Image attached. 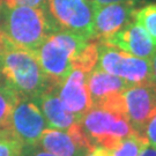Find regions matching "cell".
I'll list each match as a JSON object with an SVG mask.
<instances>
[{"label": "cell", "instance_id": "9a60e30c", "mask_svg": "<svg viewBox=\"0 0 156 156\" xmlns=\"http://www.w3.org/2000/svg\"><path fill=\"white\" fill-rule=\"evenodd\" d=\"M20 96L6 81L0 83V129L7 128L11 112Z\"/></svg>", "mask_w": 156, "mask_h": 156}, {"label": "cell", "instance_id": "484cf974", "mask_svg": "<svg viewBox=\"0 0 156 156\" xmlns=\"http://www.w3.org/2000/svg\"><path fill=\"white\" fill-rule=\"evenodd\" d=\"M5 80H4V76H2V73H1V69H0V83L1 82H4Z\"/></svg>", "mask_w": 156, "mask_h": 156}, {"label": "cell", "instance_id": "7402d4cb", "mask_svg": "<svg viewBox=\"0 0 156 156\" xmlns=\"http://www.w3.org/2000/svg\"><path fill=\"white\" fill-rule=\"evenodd\" d=\"M91 4H98V5H106V4H131L136 5L144 0H89Z\"/></svg>", "mask_w": 156, "mask_h": 156}, {"label": "cell", "instance_id": "ffe728a7", "mask_svg": "<svg viewBox=\"0 0 156 156\" xmlns=\"http://www.w3.org/2000/svg\"><path fill=\"white\" fill-rule=\"evenodd\" d=\"M20 156H57L50 151L43 149L38 145H27L23 146Z\"/></svg>", "mask_w": 156, "mask_h": 156}, {"label": "cell", "instance_id": "603a6c76", "mask_svg": "<svg viewBox=\"0 0 156 156\" xmlns=\"http://www.w3.org/2000/svg\"><path fill=\"white\" fill-rule=\"evenodd\" d=\"M86 156H112L109 149L103 147H95Z\"/></svg>", "mask_w": 156, "mask_h": 156}, {"label": "cell", "instance_id": "7c38bea8", "mask_svg": "<svg viewBox=\"0 0 156 156\" xmlns=\"http://www.w3.org/2000/svg\"><path fill=\"white\" fill-rule=\"evenodd\" d=\"M101 43L117 48L128 55L146 60H149L156 52L154 42L135 20Z\"/></svg>", "mask_w": 156, "mask_h": 156}, {"label": "cell", "instance_id": "cb8c5ba5", "mask_svg": "<svg viewBox=\"0 0 156 156\" xmlns=\"http://www.w3.org/2000/svg\"><path fill=\"white\" fill-rule=\"evenodd\" d=\"M149 62H151V82L156 86V52L149 59Z\"/></svg>", "mask_w": 156, "mask_h": 156}, {"label": "cell", "instance_id": "d4e9b609", "mask_svg": "<svg viewBox=\"0 0 156 156\" xmlns=\"http://www.w3.org/2000/svg\"><path fill=\"white\" fill-rule=\"evenodd\" d=\"M138 156H156V147L151 144H147Z\"/></svg>", "mask_w": 156, "mask_h": 156}, {"label": "cell", "instance_id": "5bb4252c", "mask_svg": "<svg viewBox=\"0 0 156 156\" xmlns=\"http://www.w3.org/2000/svg\"><path fill=\"white\" fill-rule=\"evenodd\" d=\"M37 145L57 156H86L90 151L67 131L55 128H46Z\"/></svg>", "mask_w": 156, "mask_h": 156}, {"label": "cell", "instance_id": "ac0fdd59", "mask_svg": "<svg viewBox=\"0 0 156 156\" xmlns=\"http://www.w3.org/2000/svg\"><path fill=\"white\" fill-rule=\"evenodd\" d=\"M23 145L9 129H0V156H20Z\"/></svg>", "mask_w": 156, "mask_h": 156}, {"label": "cell", "instance_id": "d6986e66", "mask_svg": "<svg viewBox=\"0 0 156 156\" xmlns=\"http://www.w3.org/2000/svg\"><path fill=\"white\" fill-rule=\"evenodd\" d=\"M46 0H2V5L7 7L15 6H29V7H41L44 8Z\"/></svg>", "mask_w": 156, "mask_h": 156}, {"label": "cell", "instance_id": "30bf717a", "mask_svg": "<svg viewBox=\"0 0 156 156\" xmlns=\"http://www.w3.org/2000/svg\"><path fill=\"white\" fill-rule=\"evenodd\" d=\"M135 6L131 4H93V39L103 42L134 20Z\"/></svg>", "mask_w": 156, "mask_h": 156}, {"label": "cell", "instance_id": "ba28073f", "mask_svg": "<svg viewBox=\"0 0 156 156\" xmlns=\"http://www.w3.org/2000/svg\"><path fill=\"white\" fill-rule=\"evenodd\" d=\"M87 84L91 105L112 109L125 113L123 94L132 83L104 72L96 66L88 74Z\"/></svg>", "mask_w": 156, "mask_h": 156}, {"label": "cell", "instance_id": "8fae6325", "mask_svg": "<svg viewBox=\"0 0 156 156\" xmlns=\"http://www.w3.org/2000/svg\"><path fill=\"white\" fill-rule=\"evenodd\" d=\"M88 74L89 73L74 67L57 88L62 104L78 120L93 106L87 84Z\"/></svg>", "mask_w": 156, "mask_h": 156}, {"label": "cell", "instance_id": "4fadbf2b", "mask_svg": "<svg viewBox=\"0 0 156 156\" xmlns=\"http://www.w3.org/2000/svg\"><path fill=\"white\" fill-rule=\"evenodd\" d=\"M58 86H55L39 96L34 102L42 111L49 128L66 131L73 124L78 123L76 117L66 109L58 96Z\"/></svg>", "mask_w": 156, "mask_h": 156}, {"label": "cell", "instance_id": "7a4b0ae2", "mask_svg": "<svg viewBox=\"0 0 156 156\" xmlns=\"http://www.w3.org/2000/svg\"><path fill=\"white\" fill-rule=\"evenodd\" d=\"M53 31L57 30L44 8L1 6L0 33L12 44L34 53Z\"/></svg>", "mask_w": 156, "mask_h": 156}, {"label": "cell", "instance_id": "5b68a950", "mask_svg": "<svg viewBox=\"0 0 156 156\" xmlns=\"http://www.w3.org/2000/svg\"><path fill=\"white\" fill-rule=\"evenodd\" d=\"M44 9L56 30L93 39L94 12L89 0H46Z\"/></svg>", "mask_w": 156, "mask_h": 156}, {"label": "cell", "instance_id": "9c48e42d", "mask_svg": "<svg viewBox=\"0 0 156 156\" xmlns=\"http://www.w3.org/2000/svg\"><path fill=\"white\" fill-rule=\"evenodd\" d=\"M125 115L135 133L144 135L146 125L156 112V86L132 84L123 94Z\"/></svg>", "mask_w": 156, "mask_h": 156}, {"label": "cell", "instance_id": "6da1fadb", "mask_svg": "<svg viewBox=\"0 0 156 156\" xmlns=\"http://www.w3.org/2000/svg\"><path fill=\"white\" fill-rule=\"evenodd\" d=\"M0 69L4 80L20 97L37 100L55 87L33 52L12 44L0 33Z\"/></svg>", "mask_w": 156, "mask_h": 156}, {"label": "cell", "instance_id": "44dd1931", "mask_svg": "<svg viewBox=\"0 0 156 156\" xmlns=\"http://www.w3.org/2000/svg\"><path fill=\"white\" fill-rule=\"evenodd\" d=\"M144 135H145V138L148 141V144L156 147V112L154 113V116L151 118L148 124L146 125Z\"/></svg>", "mask_w": 156, "mask_h": 156}, {"label": "cell", "instance_id": "3957f363", "mask_svg": "<svg viewBox=\"0 0 156 156\" xmlns=\"http://www.w3.org/2000/svg\"><path fill=\"white\" fill-rule=\"evenodd\" d=\"M89 43L76 34L57 30L34 52L43 72L53 86H59L73 69V62Z\"/></svg>", "mask_w": 156, "mask_h": 156}, {"label": "cell", "instance_id": "277c9868", "mask_svg": "<svg viewBox=\"0 0 156 156\" xmlns=\"http://www.w3.org/2000/svg\"><path fill=\"white\" fill-rule=\"evenodd\" d=\"M91 148L112 149L120 140L135 133L124 112L91 106L78 122Z\"/></svg>", "mask_w": 156, "mask_h": 156}, {"label": "cell", "instance_id": "8992f818", "mask_svg": "<svg viewBox=\"0 0 156 156\" xmlns=\"http://www.w3.org/2000/svg\"><path fill=\"white\" fill-rule=\"evenodd\" d=\"M96 66L132 84L151 82V62L98 42Z\"/></svg>", "mask_w": 156, "mask_h": 156}, {"label": "cell", "instance_id": "4316f807", "mask_svg": "<svg viewBox=\"0 0 156 156\" xmlns=\"http://www.w3.org/2000/svg\"><path fill=\"white\" fill-rule=\"evenodd\" d=\"M1 6H2V0H0V11H1Z\"/></svg>", "mask_w": 156, "mask_h": 156}, {"label": "cell", "instance_id": "e0dca14e", "mask_svg": "<svg viewBox=\"0 0 156 156\" xmlns=\"http://www.w3.org/2000/svg\"><path fill=\"white\" fill-rule=\"evenodd\" d=\"M134 20L145 29L156 45V4H148L136 9Z\"/></svg>", "mask_w": 156, "mask_h": 156}, {"label": "cell", "instance_id": "2e32d148", "mask_svg": "<svg viewBox=\"0 0 156 156\" xmlns=\"http://www.w3.org/2000/svg\"><path fill=\"white\" fill-rule=\"evenodd\" d=\"M147 144L148 141L145 135L134 133L120 140L112 149H110V153L112 156H138Z\"/></svg>", "mask_w": 156, "mask_h": 156}, {"label": "cell", "instance_id": "52a82bcc", "mask_svg": "<svg viewBox=\"0 0 156 156\" xmlns=\"http://www.w3.org/2000/svg\"><path fill=\"white\" fill-rule=\"evenodd\" d=\"M46 128L49 126L38 105L34 101L20 97L13 106L7 129L27 146L37 145Z\"/></svg>", "mask_w": 156, "mask_h": 156}]
</instances>
